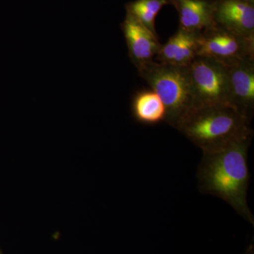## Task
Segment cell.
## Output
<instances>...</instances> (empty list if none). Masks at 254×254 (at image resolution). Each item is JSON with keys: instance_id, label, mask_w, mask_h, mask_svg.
I'll return each mask as SVG.
<instances>
[{"instance_id": "277c9868", "label": "cell", "mask_w": 254, "mask_h": 254, "mask_svg": "<svg viewBox=\"0 0 254 254\" xmlns=\"http://www.w3.org/2000/svg\"><path fill=\"white\" fill-rule=\"evenodd\" d=\"M195 107L230 105L228 73L225 64L197 55L189 66ZM231 106V105H230Z\"/></svg>"}, {"instance_id": "7a4b0ae2", "label": "cell", "mask_w": 254, "mask_h": 254, "mask_svg": "<svg viewBox=\"0 0 254 254\" xmlns=\"http://www.w3.org/2000/svg\"><path fill=\"white\" fill-rule=\"evenodd\" d=\"M176 129L203 152L253 138L251 122L229 105L193 108L180 120Z\"/></svg>"}, {"instance_id": "4fadbf2b", "label": "cell", "mask_w": 254, "mask_h": 254, "mask_svg": "<svg viewBox=\"0 0 254 254\" xmlns=\"http://www.w3.org/2000/svg\"><path fill=\"white\" fill-rule=\"evenodd\" d=\"M244 254H254V247L253 244L250 245L249 248L247 249V252Z\"/></svg>"}, {"instance_id": "5b68a950", "label": "cell", "mask_w": 254, "mask_h": 254, "mask_svg": "<svg viewBox=\"0 0 254 254\" xmlns=\"http://www.w3.org/2000/svg\"><path fill=\"white\" fill-rule=\"evenodd\" d=\"M197 55L224 64L254 58V36H239L214 24L200 32Z\"/></svg>"}, {"instance_id": "30bf717a", "label": "cell", "mask_w": 254, "mask_h": 254, "mask_svg": "<svg viewBox=\"0 0 254 254\" xmlns=\"http://www.w3.org/2000/svg\"><path fill=\"white\" fill-rule=\"evenodd\" d=\"M180 18V27L201 32L214 23L215 0H170Z\"/></svg>"}, {"instance_id": "3957f363", "label": "cell", "mask_w": 254, "mask_h": 254, "mask_svg": "<svg viewBox=\"0 0 254 254\" xmlns=\"http://www.w3.org/2000/svg\"><path fill=\"white\" fill-rule=\"evenodd\" d=\"M137 69L139 76L163 101L166 110L165 123L176 128L180 120L195 107L189 66L153 60Z\"/></svg>"}, {"instance_id": "ba28073f", "label": "cell", "mask_w": 254, "mask_h": 254, "mask_svg": "<svg viewBox=\"0 0 254 254\" xmlns=\"http://www.w3.org/2000/svg\"><path fill=\"white\" fill-rule=\"evenodd\" d=\"M214 23L239 36L254 37V4L241 0H215Z\"/></svg>"}, {"instance_id": "6da1fadb", "label": "cell", "mask_w": 254, "mask_h": 254, "mask_svg": "<svg viewBox=\"0 0 254 254\" xmlns=\"http://www.w3.org/2000/svg\"><path fill=\"white\" fill-rule=\"evenodd\" d=\"M252 138L234 142L211 151L203 152L197 178L201 193L225 200L247 222L254 225L249 208L250 183L248 150Z\"/></svg>"}, {"instance_id": "7c38bea8", "label": "cell", "mask_w": 254, "mask_h": 254, "mask_svg": "<svg viewBox=\"0 0 254 254\" xmlns=\"http://www.w3.org/2000/svg\"><path fill=\"white\" fill-rule=\"evenodd\" d=\"M169 4L170 0H135L126 5L127 14L156 33L155 18L162 8Z\"/></svg>"}, {"instance_id": "52a82bcc", "label": "cell", "mask_w": 254, "mask_h": 254, "mask_svg": "<svg viewBox=\"0 0 254 254\" xmlns=\"http://www.w3.org/2000/svg\"><path fill=\"white\" fill-rule=\"evenodd\" d=\"M128 57L137 68L145 63L153 61L158 55L162 45L157 33L142 24L131 15L127 14L122 23Z\"/></svg>"}, {"instance_id": "9c48e42d", "label": "cell", "mask_w": 254, "mask_h": 254, "mask_svg": "<svg viewBox=\"0 0 254 254\" xmlns=\"http://www.w3.org/2000/svg\"><path fill=\"white\" fill-rule=\"evenodd\" d=\"M200 33L179 28L168 41L162 45L157 60L170 64L190 66L197 56Z\"/></svg>"}, {"instance_id": "8992f818", "label": "cell", "mask_w": 254, "mask_h": 254, "mask_svg": "<svg viewBox=\"0 0 254 254\" xmlns=\"http://www.w3.org/2000/svg\"><path fill=\"white\" fill-rule=\"evenodd\" d=\"M230 105L252 123L254 112V58L225 64Z\"/></svg>"}, {"instance_id": "8fae6325", "label": "cell", "mask_w": 254, "mask_h": 254, "mask_svg": "<svg viewBox=\"0 0 254 254\" xmlns=\"http://www.w3.org/2000/svg\"><path fill=\"white\" fill-rule=\"evenodd\" d=\"M132 113L137 121L145 125L165 122L166 117L165 105L153 90L137 92L132 100Z\"/></svg>"}, {"instance_id": "5bb4252c", "label": "cell", "mask_w": 254, "mask_h": 254, "mask_svg": "<svg viewBox=\"0 0 254 254\" xmlns=\"http://www.w3.org/2000/svg\"><path fill=\"white\" fill-rule=\"evenodd\" d=\"M241 1H244V2L249 3V4H254V0H241Z\"/></svg>"}]
</instances>
